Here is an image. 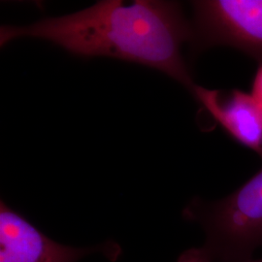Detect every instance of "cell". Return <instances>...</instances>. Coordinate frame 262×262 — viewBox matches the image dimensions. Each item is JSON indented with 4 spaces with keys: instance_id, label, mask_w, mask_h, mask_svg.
<instances>
[{
    "instance_id": "obj_1",
    "label": "cell",
    "mask_w": 262,
    "mask_h": 262,
    "mask_svg": "<svg viewBox=\"0 0 262 262\" xmlns=\"http://www.w3.org/2000/svg\"><path fill=\"white\" fill-rule=\"evenodd\" d=\"M40 38L74 56H106L157 69L191 93L194 82L182 55L192 28L176 1H97L66 16L0 28L1 47L17 38Z\"/></svg>"
},
{
    "instance_id": "obj_4",
    "label": "cell",
    "mask_w": 262,
    "mask_h": 262,
    "mask_svg": "<svg viewBox=\"0 0 262 262\" xmlns=\"http://www.w3.org/2000/svg\"><path fill=\"white\" fill-rule=\"evenodd\" d=\"M190 94L232 139L262 159V105L252 94L196 84Z\"/></svg>"
},
{
    "instance_id": "obj_3",
    "label": "cell",
    "mask_w": 262,
    "mask_h": 262,
    "mask_svg": "<svg viewBox=\"0 0 262 262\" xmlns=\"http://www.w3.org/2000/svg\"><path fill=\"white\" fill-rule=\"evenodd\" d=\"M194 52L227 46L262 64V0L192 1Z\"/></svg>"
},
{
    "instance_id": "obj_5",
    "label": "cell",
    "mask_w": 262,
    "mask_h": 262,
    "mask_svg": "<svg viewBox=\"0 0 262 262\" xmlns=\"http://www.w3.org/2000/svg\"><path fill=\"white\" fill-rule=\"evenodd\" d=\"M86 253L54 242L1 201L0 262H76Z\"/></svg>"
},
{
    "instance_id": "obj_2",
    "label": "cell",
    "mask_w": 262,
    "mask_h": 262,
    "mask_svg": "<svg viewBox=\"0 0 262 262\" xmlns=\"http://www.w3.org/2000/svg\"><path fill=\"white\" fill-rule=\"evenodd\" d=\"M187 214L206 232V243L184 262H243L262 248V169L231 194L197 200Z\"/></svg>"
},
{
    "instance_id": "obj_6",
    "label": "cell",
    "mask_w": 262,
    "mask_h": 262,
    "mask_svg": "<svg viewBox=\"0 0 262 262\" xmlns=\"http://www.w3.org/2000/svg\"><path fill=\"white\" fill-rule=\"evenodd\" d=\"M251 94L262 105V64L258 66L253 77Z\"/></svg>"
},
{
    "instance_id": "obj_7",
    "label": "cell",
    "mask_w": 262,
    "mask_h": 262,
    "mask_svg": "<svg viewBox=\"0 0 262 262\" xmlns=\"http://www.w3.org/2000/svg\"><path fill=\"white\" fill-rule=\"evenodd\" d=\"M243 262H262V258H258V259H253V258H252V259H249L247 261Z\"/></svg>"
}]
</instances>
